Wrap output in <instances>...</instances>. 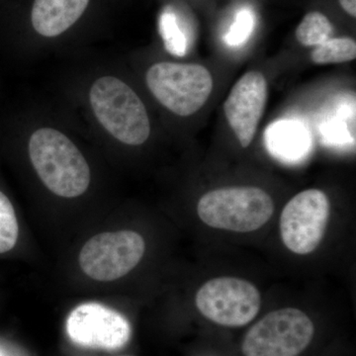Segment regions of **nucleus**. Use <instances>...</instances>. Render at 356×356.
I'll return each mask as SVG.
<instances>
[{
  "mask_svg": "<svg viewBox=\"0 0 356 356\" xmlns=\"http://www.w3.org/2000/svg\"><path fill=\"white\" fill-rule=\"evenodd\" d=\"M145 250L144 238L136 232H106L84 243L79 266L91 280L109 282L132 271L144 257Z\"/></svg>",
  "mask_w": 356,
  "mask_h": 356,
  "instance_id": "0eeeda50",
  "label": "nucleus"
},
{
  "mask_svg": "<svg viewBox=\"0 0 356 356\" xmlns=\"http://www.w3.org/2000/svg\"><path fill=\"white\" fill-rule=\"evenodd\" d=\"M28 154L42 184L55 195L76 198L88 191L90 168L67 134L57 128L42 126L32 131Z\"/></svg>",
  "mask_w": 356,
  "mask_h": 356,
  "instance_id": "f03ea898",
  "label": "nucleus"
},
{
  "mask_svg": "<svg viewBox=\"0 0 356 356\" xmlns=\"http://www.w3.org/2000/svg\"><path fill=\"white\" fill-rule=\"evenodd\" d=\"M67 332L74 343L95 350H115L131 339V325L118 312L98 303H86L70 312Z\"/></svg>",
  "mask_w": 356,
  "mask_h": 356,
  "instance_id": "9d476101",
  "label": "nucleus"
},
{
  "mask_svg": "<svg viewBox=\"0 0 356 356\" xmlns=\"http://www.w3.org/2000/svg\"><path fill=\"white\" fill-rule=\"evenodd\" d=\"M339 4L346 13L353 17L356 16V0H339Z\"/></svg>",
  "mask_w": 356,
  "mask_h": 356,
  "instance_id": "a211bd4d",
  "label": "nucleus"
},
{
  "mask_svg": "<svg viewBox=\"0 0 356 356\" xmlns=\"http://www.w3.org/2000/svg\"><path fill=\"white\" fill-rule=\"evenodd\" d=\"M91 113L110 137L127 146H140L151 135L144 102L120 77H96L88 90Z\"/></svg>",
  "mask_w": 356,
  "mask_h": 356,
  "instance_id": "7ed1b4c3",
  "label": "nucleus"
},
{
  "mask_svg": "<svg viewBox=\"0 0 356 356\" xmlns=\"http://www.w3.org/2000/svg\"><path fill=\"white\" fill-rule=\"evenodd\" d=\"M315 327L310 318L295 308L267 314L250 327L243 339L245 356H298L313 339Z\"/></svg>",
  "mask_w": 356,
  "mask_h": 356,
  "instance_id": "423d86ee",
  "label": "nucleus"
},
{
  "mask_svg": "<svg viewBox=\"0 0 356 356\" xmlns=\"http://www.w3.org/2000/svg\"><path fill=\"white\" fill-rule=\"evenodd\" d=\"M254 20L252 13L247 9L241 10L236 15L235 22L229 28L228 34L225 37L229 46L238 47L245 43L252 34Z\"/></svg>",
  "mask_w": 356,
  "mask_h": 356,
  "instance_id": "f3484780",
  "label": "nucleus"
},
{
  "mask_svg": "<svg viewBox=\"0 0 356 356\" xmlns=\"http://www.w3.org/2000/svg\"><path fill=\"white\" fill-rule=\"evenodd\" d=\"M329 218L330 201L324 192L318 189L300 192L281 213V238L294 254H311L322 242Z\"/></svg>",
  "mask_w": 356,
  "mask_h": 356,
  "instance_id": "1a4fd4ad",
  "label": "nucleus"
},
{
  "mask_svg": "<svg viewBox=\"0 0 356 356\" xmlns=\"http://www.w3.org/2000/svg\"><path fill=\"white\" fill-rule=\"evenodd\" d=\"M159 31L165 42L166 50L172 55L182 57L186 54L187 39L178 23L177 14L166 9L159 19Z\"/></svg>",
  "mask_w": 356,
  "mask_h": 356,
  "instance_id": "dca6fc26",
  "label": "nucleus"
},
{
  "mask_svg": "<svg viewBox=\"0 0 356 356\" xmlns=\"http://www.w3.org/2000/svg\"><path fill=\"white\" fill-rule=\"evenodd\" d=\"M356 58V43L351 38H331L312 51V60L315 64H341Z\"/></svg>",
  "mask_w": 356,
  "mask_h": 356,
  "instance_id": "4468645a",
  "label": "nucleus"
},
{
  "mask_svg": "<svg viewBox=\"0 0 356 356\" xmlns=\"http://www.w3.org/2000/svg\"><path fill=\"white\" fill-rule=\"evenodd\" d=\"M273 212L270 195L254 186L216 189L204 194L197 205L204 224L236 233L257 231L270 220Z\"/></svg>",
  "mask_w": 356,
  "mask_h": 356,
  "instance_id": "20e7f679",
  "label": "nucleus"
},
{
  "mask_svg": "<svg viewBox=\"0 0 356 356\" xmlns=\"http://www.w3.org/2000/svg\"><path fill=\"white\" fill-rule=\"evenodd\" d=\"M13 24L32 42L55 43L92 32L112 0H9Z\"/></svg>",
  "mask_w": 356,
  "mask_h": 356,
  "instance_id": "f257e3e1",
  "label": "nucleus"
},
{
  "mask_svg": "<svg viewBox=\"0 0 356 356\" xmlns=\"http://www.w3.org/2000/svg\"><path fill=\"white\" fill-rule=\"evenodd\" d=\"M266 77L248 72L238 79L225 102V113L243 147L254 140L266 104Z\"/></svg>",
  "mask_w": 356,
  "mask_h": 356,
  "instance_id": "9b49d317",
  "label": "nucleus"
},
{
  "mask_svg": "<svg viewBox=\"0 0 356 356\" xmlns=\"http://www.w3.org/2000/svg\"><path fill=\"white\" fill-rule=\"evenodd\" d=\"M196 307L208 320L238 327L252 322L261 309V297L252 283L236 277H218L204 283L195 297Z\"/></svg>",
  "mask_w": 356,
  "mask_h": 356,
  "instance_id": "6e6552de",
  "label": "nucleus"
},
{
  "mask_svg": "<svg viewBox=\"0 0 356 356\" xmlns=\"http://www.w3.org/2000/svg\"><path fill=\"white\" fill-rule=\"evenodd\" d=\"M0 356H1V355H0Z\"/></svg>",
  "mask_w": 356,
  "mask_h": 356,
  "instance_id": "6ab92c4d",
  "label": "nucleus"
},
{
  "mask_svg": "<svg viewBox=\"0 0 356 356\" xmlns=\"http://www.w3.org/2000/svg\"><path fill=\"white\" fill-rule=\"evenodd\" d=\"M334 29L324 14L313 11L306 14L296 29V38L306 47H317L332 38Z\"/></svg>",
  "mask_w": 356,
  "mask_h": 356,
  "instance_id": "ddd939ff",
  "label": "nucleus"
},
{
  "mask_svg": "<svg viewBox=\"0 0 356 356\" xmlns=\"http://www.w3.org/2000/svg\"><path fill=\"white\" fill-rule=\"evenodd\" d=\"M264 140L269 153L283 163H298L311 151L310 134L296 121L276 122L267 129Z\"/></svg>",
  "mask_w": 356,
  "mask_h": 356,
  "instance_id": "f8f14e48",
  "label": "nucleus"
},
{
  "mask_svg": "<svg viewBox=\"0 0 356 356\" xmlns=\"http://www.w3.org/2000/svg\"><path fill=\"white\" fill-rule=\"evenodd\" d=\"M146 83L154 97L178 116L196 113L210 97L213 79L200 65L161 62L147 70Z\"/></svg>",
  "mask_w": 356,
  "mask_h": 356,
  "instance_id": "39448f33",
  "label": "nucleus"
},
{
  "mask_svg": "<svg viewBox=\"0 0 356 356\" xmlns=\"http://www.w3.org/2000/svg\"><path fill=\"white\" fill-rule=\"evenodd\" d=\"M19 226L11 201L0 191V254L10 252L17 243Z\"/></svg>",
  "mask_w": 356,
  "mask_h": 356,
  "instance_id": "2eb2a0df",
  "label": "nucleus"
}]
</instances>
